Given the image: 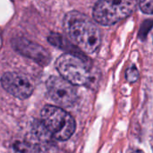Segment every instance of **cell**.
<instances>
[{
	"mask_svg": "<svg viewBox=\"0 0 153 153\" xmlns=\"http://www.w3.org/2000/svg\"><path fill=\"white\" fill-rule=\"evenodd\" d=\"M64 28L71 40L82 51L92 54L100 47V30L85 14L77 11L67 13L64 18Z\"/></svg>",
	"mask_w": 153,
	"mask_h": 153,
	"instance_id": "cell-1",
	"label": "cell"
},
{
	"mask_svg": "<svg viewBox=\"0 0 153 153\" xmlns=\"http://www.w3.org/2000/svg\"><path fill=\"white\" fill-rule=\"evenodd\" d=\"M41 122L56 141H67L74 133V117L60 107L47 105L40 113Z\"/></svg>",
	"mask_w": 153,
	"mask_h": 153,
	"instance_id": "cell-2",
	"label": "cell"
},
{
	"mask_svg": "<svg viewBox=\"0 0 153 153\" xmlns=\"http://www.w3.org/2000/svg\"><path fill=\"white\" fill-rule=\"evenodd\" d=\"M133 0H99L93 8L94 20L105 26H109L128 17L134 10Z\"/></svg>",
	"mask_w": 153,
	"mask_h": 153,
	"instance_id": "cell-3",
	"label": "cell"
},
{
	"mask_svg": "<svg viewBox=\"0 0 153 153\" xmlns=\"http://www.w3.org/2000/svg\"><path fill=\"white\" fill-rule=\"evenodd\" d=\"M87 59L65 53L56 61V67L61 77L74 86L88 84L91 81V72L87 65Z\"/></svg>",
	"mask_w": 153,
	"mask_h": 153,
	"instance_id": "cell-4",
	"label": "cell"
},
{
	"mask_svg": "<svg viewBox=\"0 0 153 153\" xmlns=\"http://www.w3.org/2000/svg\"><path fill=\"white\" fill-rule=\"evenodd\" d=\"M48 95L62 108H69L77 100V91L71 82L59 76H51L47 81Z\"/></svg>",
	"mask_w": 153,
	"mask_h": 153,
	"instance_id": "cell-5",
	"label": "cell"
},
{
	"mask_svg": "<svg viewBox=\"0 0 153 153\" xmlns=\"http://www.w3.org/2000/svg\"><path fill=\"white\" fill-rule=\"evenodd\" d=\"M3 88L11 95L24 100L33 92V85L25 75L18 73H6L1 78Z\"/></svg>",
	"mask_w": 153,
	"mask_h": 153,
	"instance_id": "cell-6",
	"label": "cell"
},
{
	"mask_svg": "<svg viewBox=\"0 0 153 153\" xmlns=\"http://www.w3.org/2000/svg\"><path fill=\"white\" fill-rule=\"evenodd\" d=\"M12 45L17 52L36 61L41 65H46L50 61V56L43 47L25 38L19 37L13 39Z\"/></svg>",
	"mask_w": 153,
	"mask_h": 153,
	"instance_id": "cell-7",
	"label": "cell"
},
{
	"mask_svg": "<svg viewBox=\"0 0 153 153\" xmlns=\"http://www.w3.org/2000/svg\"><path fill=\"white\" fill-rule=\"evenodd\" d=\"M48 41L57 47V48H60L62 49H65L67 50L69 54H73L74 56H80L82 58H84V59H87L86 56L82 54V52L81 50H79L80 48H76L75 46H74L72 43H70L66 39H65L61 34H58V33H51L49 36H48Z\"/></svg>",
	"mask_w": 153,
	"mask_h": 153,
	"instance_id": "cell-8",
	"label": "cell"
},
{
	"mask_svg": "<svg viewBox=\"0 0 153 153\" xmlns=\"http://www.w3.org/2000/svg\"><path fill=\"white\" fill-rule=\"evenodd\" d=\"M32 133L34 137L40 143L45 145L52 143V139L54 138L41 121H35V123L32 126Z\"/></svg>",
	"mask_w": 153,
	"mask_h": 153,
	"instance_id": "cell-9",
	"label": "cell"
},
{
	"mask_svg": "<svg viewBox=\"0 0 153 153\" xmlns=\"http://www.w3.org/2000/svg\"><path fill=\"white\" fill-rule=\"evenodd\" d=\"M15 148L21 153H40L39 147L31 143H19L18 145H15Z\"/></svg>",
	"mask_w": 153,
	"mask_h": 153,
	"instance_id": "cell-10",
	"label": "cell"
},
{
	"mask_svg": "<svg viewBox=\"0 0 153 153\" xmlns=\"http://www.w3.org/2000/svg\"><path fill=\"white\" fill-rule=\"evenodd\" d=\"M126 78L130 82H135L139 79V71L135 66L129 67L126 72Z\"/></svg>",
	"mask_w": 153,
	"mask_h": 153,
	"instance_id": "cell-11",
	"label": "cell"
},
{
	"mask_svg": "<svg viewBox=\"0 0 153 153\" xmlns=\"http://www.w3.org/2000/svg\"><path fill=\"white\" fill-rule=\"evenodd\" d=\"M139 6L143 13L147 14L153 13V0H140Z\"/></svg>",
	"mask_w": 153,
	"mask_h": 153,
	"instance_id": "cell-12",
	"label": "cell"
},
{
	"mask_svg": "<svg viewBox=\"0 0 153 153\" xmlns=\"http://www.w3.org/2000/svg\"><path fill=\"white\" fill-rule=\"evenodd\" d=\"M134 153H143V152H134Z\"/></svg>",
	"mask_w": 153,
	"mask_h": 153,
	"instance_id": "cell-13",
	"label": "cell"
}]
</instances>
